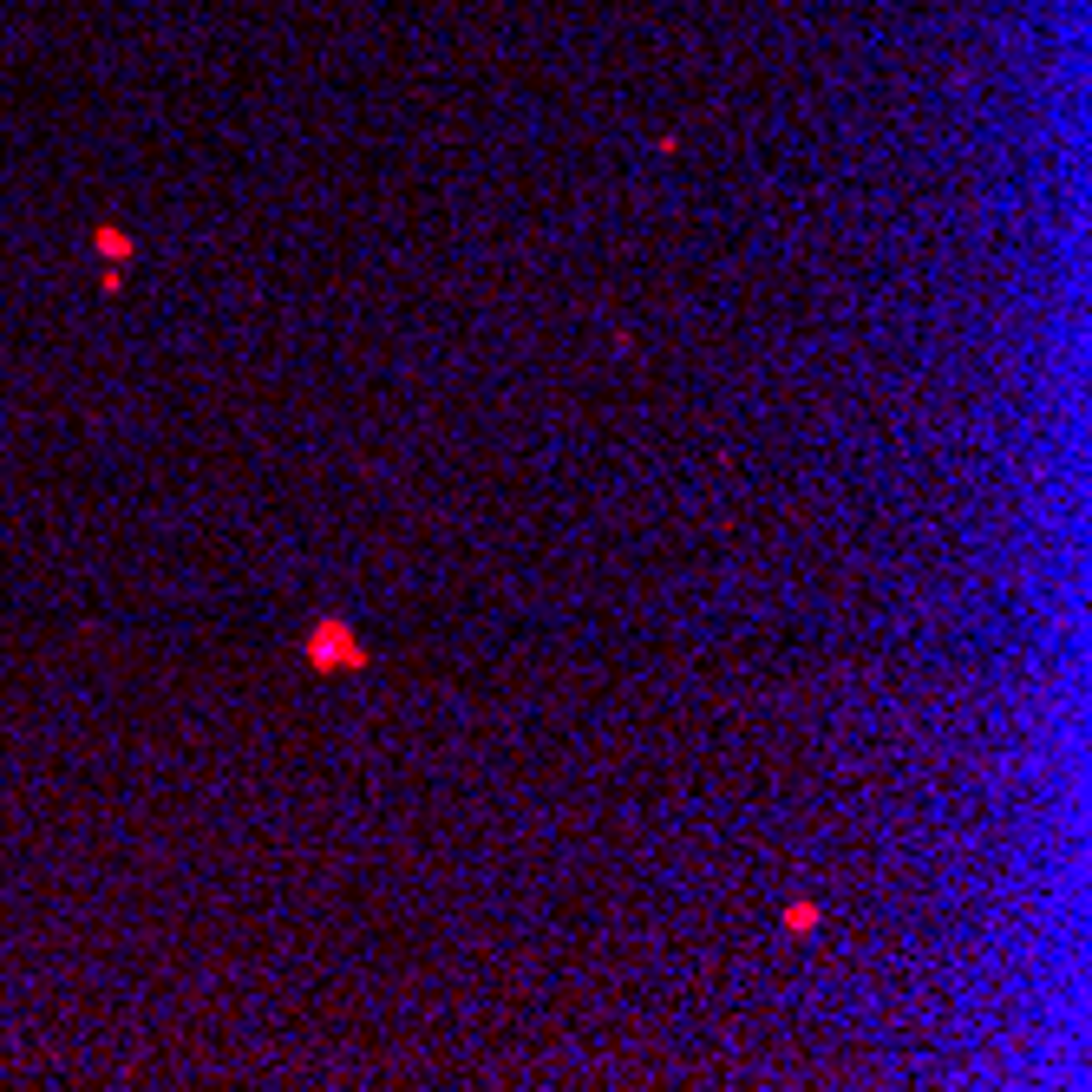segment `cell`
Here are the masks:
<instances>
[{
    "label": "cell",
    "mask_w": 1092,
    "mask_h": 1092,
    "mask_svg": "<svg viewBox=\"0 0 1092 1092\" xmlns=\"http://www.w3.org/2000/svg\"><path fill=\"white\" fill-rule=\"evenodd\" d=\"M302 654H308L315 667H328V674H360V667H374V654L360 648V635H354L347 622H334V615H328V622H315V628H308Z\"/></svg>",
    "instance_id": "1"
},
{
    "label": "cell",
    "mask_w": 1092,
    "mask_h": 1092,
    "mask_svg": "<svg viewBox=\"0 0 1092 1092\" xmlns=\"http://www.w3.org/2000/svg\"><path fill=\"white\" fill-rule=\"evenodd\" d=\"M785 929H791V936H811V929H817V903H791V910H785Z\"/></svg>",
    "instance_id": "2"
},
{
    "label": "cell",
    "mask_w": 1092,
    "mask_h": 1092,
    "mask_svg": "<svg viewBox=\"0 0 1092 1092\" xmlns=\"http://www.w3.org/2000/svg\"><path fill=\"white\" fill-rule=\"evenodd\" d=\"M98 249H105L111 262H125V255H131V242H125V235H118V229H98Z\"/></svg>",
    "instance_id": "3"
}]
</instances>
